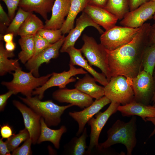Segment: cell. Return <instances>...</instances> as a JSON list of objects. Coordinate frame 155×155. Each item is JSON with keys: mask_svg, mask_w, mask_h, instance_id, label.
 <instances>
[{"mask_svg": "<svg viewBox=\"0 0 155 155\" xmlns=\"http://www.w3.org/2000/svg\"><path fill=\"white\" fill-rule=\"evenodd\" d=\"M152 28L145 23L129 42L113 50L106 49L111 77L122 75L131 80L142 70L143 55L149 44Z\"/></svg>", "mask_w": 155, "mask_h": 155, "instance_id": "6da1fadb", "label": "cell"}, {"mask_svg": "<svg viewBox=\"0 0 155 155\" xmlns=\"http://www.w3.org/2000/svg\"><path fill=\"white\" fill-rule=\"evenodd\" d=\"M136 120L134 116L126 123L117 120L108 131L107 139L99 144L98 149L101 150L116 144H121L125 146L127 154L131 155L137 142Z\"/></svg>", "mask_w": 155, "mask_h": 155, "instance_id": "7a4b0ae2", "label": "cell"}, {"mask_svg": "<svg viewBox=\"0 0 155 155\" xmlns=\"http://www.w3.org/2000/svg\"><path fill=\"white\" fill-rule=\"evenodd\" d=\"M13 79L10 82L3 81L2 85L6 87L9 90L12 91L13 94L20 93L26 97L32 96L34 90L43 85L49 79L52 73L40 77H36L32 72H25L22 68L12 73Z\"/></svg>", "mask_w": 155, "mask_h": 155, "instance_id": "3957f363", "label": "cell"}, {"mask_svg": "<svg viewBox=\"0 0 155 155\" xmlns=\"http://www.w3.org/2000/svg\"><path fill=\"white\" fill-rule=\"evenodd\" d=\"M19 98L26 104L44 119L48 127L56 126L61 122V117L67 109L73 106L71 104L60 106L51 100L42 101L37 96Z\"/></svg>", "mask_w": 155, "mask_h": 155, "instance_id": "277c9868", "label": "cell"}, {"mask_svg": "<svg viewBox=\"0 0 155 155\" xmlns=\"http://www.w3.org/2000/svg\"><path fill=\"white\" fill-rule=\"evenodd\" d=\"M84 44L80 49L89 64L99 68L106 76L108 82L111 76L107 61L106 50L100 44L97 43L92 37L84 34Z\"/></svg>", "mask_w": 155, "mask_h": 155, "instance_id": "5b68a950", "label": "cell"}, {"mask_svg": "<svg viewBox=\"0 0 155 155\" xmlns=\"http://www.w3.org/2000/svg\"><path fill=\"white\" fill-rule=\"evenodd\" d=\"M104 87V95L111 102L125 105L134 100L131 80L124 76L112 77Z\"/></svg>", "mask_w": 155, "mask_h": 155, "instance_id": "8992f818", "label": "cell"}, {"mask_svg": "<svg viewBox=\"0 0 155 155\" xmlns=\"http://www.w3.org/2000/svg\"><path fill=\"white\" fill-rule=\"evenodd\" d=\"M140 28L115 26L101 34L100 44L107 50H115L131 41Z\"/></svg>", "mask_w": 155, "mask_h": 155, "instance_id": "52a82bcc", "label": "cell"}, {"mask_svg": "<svg viewBox=\"0 0 155 155\" xmlns=\"http://www.w3.org/2000/svg\"><path fill=\"white\" fill-rule=\"evenodd\" d=\"M68 71L60 73L53 72L49 79L42 86L36 88L33 91L32 95L37 96L42 100L46 90L51 87L57 86L59 88H65L70 83L75 82L76 79L73 76L78 74H85L88 72L82 68H77L69 65Z\"/></svg>", "mask_w": 155, "mask_h": 155, "instance_id": "ba28073f", "label": "cell"}, {"mask_svg": "<svg viewBox=\"0 0 155 155\" xmlns=\"http://www.w3.org/2000/svg\"><path fill=\"white\" fill-rule=\"evenodd\" d=\"M134 100L148 105L152 98L154 90L153 75L142 70L131 80Z\"/></svg>", "mask_w": 155, "mask_h": 155, "instance_id": "9c48e42d", "label": "cell"}, {"mask_svg": "<svg viewBox=\"0 0 155 155\" xmlns=\"http://www.w3.org/2000/svg\"><path fill=\"white\" fill-rule=\"evenodd\" d=\"M120 104L111 102L107 108L104 112H99L96 114V117L92 118L88 122L91 127L90 140L86 154H90L94 147L98 148V139L100 133L110 117L117 111Z\"/></svg>", "mask_w": 155, "mask_h": 155, "instance_id": "30bf717a", "label": "cell"}, {"mask_svg": "<svg viewBox=\"0 0 155 155\" xmlns=\"http://www.w3.org/2000/svg\"><path fill=\"white\" fill-rule=\"evenodd\" d=\"M155 13V1H150L135 10L129 11L121 20L120 24L123 26L139 28L153 18Z\"/></svg>", "mask_w": 155, "mask_h": 155, "instance_id": "8fae6325", "label": "cell"}, {"mask_svg": "<svg viewBox=\"0 0 155 155\" xmlns=\"http://www.w3.org/2000/svg\"><path fill=\"white\" fill-rule=\"evenodd\" d=\"M12 103L21 113L25 128L29 133L32 144H36L40 133L41 117L30 108L18 100H13Z\"/></svg>", "mask_w": 155, "mask_h": 155, "instance_id": "7c38bea8", "label": "cell"}, {"mask_svg": "<svg viewBox=\"0 0 155 155\" xmlns=\"http://www.w3.org/2000/svg\"><path fill=\"white\" fill-rule=\"evenodd\" d=\"M65 37L63 34L58 41L32 57L25 64L26 69L31 71L35 77H39V67L42 64L48 63L51 59L58 57L59 50L64 43Z\"/></svg>", "mask_w": 155, "mask_h": 155, "instance_id": "4fadbf2b", "label": "cell"}, {"mask_svg": "<svg viewBox=\"0 0 155 155\" xmlns=\"http://www.w3.org/2000/svg\"><path fill=\"white\" fill-rule=\"evenodd\" d=\"M52 97L60 102L69 103L81 108L89 106L94 102L92 97L76 88H59L53 93Z\"/></svg>", "mask_w": 155, "mask_h": 155, "instance_id": "5bb4252c", "label": "cell"}, {"mask_svg": "<svg viewBox=\"0 0 155 155\" xmlns=\"http://www.w3.org/2000/svg\"><path fill=\"white\" fill-rule=\"evenodd\" d=\"M75 26L72 29L65 37L64 43L60 52H66L69 48L74 46L76 41L80 36L82 32L87 27L92 26L95 28L102 34L104 32L100 26L95 23L84 12L76 20Z\"/></svg>", "mask_w": 155, "mask_h": 155, "instance_id": "9a60e30c", "label": "cell"}, {"mask_svg": "<svg viewBox=\"0 0 155 155\" xmlns=\"http://www.w3.org/2000/svg\"><path fill=\"white\" fill-rule=\"evenodd\" d=\"M111 102L110 100L104 96L99 99H96L91 104L82 111L69 112V115L78 124L77 135L78 136L83 132L86 123L94 115Z\"/></svg>", "mask_w": 155, "mask_h": 155, "instance_id": "2e32d148", "label": "cell"}, {"mask_svg": "<svg viewBox=\"0 0 155 155\" xmlns=\"http://www.w3.org/2000/svg\"><path fill=\"white\" fill-rule=\"evenodd\" d=\"M71 0H55L51 10L50 18L45 21L44 28L60 29L69 12Z\"/></svg>", "mask_w": 155, "mask_h": 155, "instance_id": "e0dca14e", "label": "cell"}, {"mask_svg": "<svg viewBox=\"0 0 155 155\" xmlns=\"http://www.w3.org/2000/svg\"><path fill=\"white\" fill-rule=\"evenodd\" d=\"M66 52L69 56V65L81 67L92 75L96 82L104 86L108 84V81L105 75L102 73L98 72L92 67L87 60L83 57L80 49H77L74 46L72 47L69 48Z\"/></svg>", "mask_w": 155, "mask_h": 155, "instance_id": "ac0fdd59", "label": "cell"}, {"mask_svg": "<svg viewBox=\"0 0 155 155\" xmlns=\"http://www.w3.org/2000/svg\"><path fill=\"white\" fill-rule=\"evenodd\" d=\"M83 11L105 30L115 26L118 20L115 16L104 8L88 5Z\"/></svg>", "mask_w": 155, "mask_h": 155, "instance_id": "d6986e66", "label": "cell"}, {"mask_svg": "<svg viewBox=\"0 0 155 155\" xmlns=\"http://www.w3.org/2000/svg\"><path fill=\"white\" fill-rule=\"evenodd\" d=\"M117 111L123 116L136 115L144 121L148 117H155V107L137 102L135 100L125 105H119Z\"/></svg>", "mask_w": 155, "mask_h": 155, "instance_id": "ffe728a7", "label": "cell"}, {"mask_svg": "<svg viewBox=\"0 0 155 155\" xmlns=\"http://www.w3.org/2000/svg\"><path fill=\"white\" fill-rule=\"evenodd\" d=\"M96 82L94 78L87 73L83 78L79 79L74 86L92 98L98 99L104 95V87L97 85Z\"/></svg>", "mask_w": 155, "mask_h": 155, "instance_id": "44dd1931", "label": "cell"}, {"mask_svg": "<svg viewBox=\"0 0 155 155\" xmlns=\"http://www.w3.org/2000/svg\"><path fill=\"white\" fill-rule=\"evenodd\" d=\"M55 0H20L19 7L30 12L39 14L46 21L48 13L51 11Z\"/></svg>", "mask_w": 155, "mask_h": 155, "instance_id": "7402d4cb", "label": "cell"}, {"mask_svg": "<svg viewBox=\"0 0 155 155\" xmlns=\"http://www.w3.org/2000/svg\"><path fill=\"white\" fill-rule=\"evenodd\" d=\"M40 133L37 144H40L45 141L50 142L53 144L56 148L59 149L61 136L67 131L66 127L62 125L57 129H51L46 124L44 119L42 117L40 119Z\"/></svg>", "mask_w": 155, "mask_h": 155, "instance_id": "603a6c76", "label": "cell"}, {"mask_svg": "<svg viewBox=\"0 0 155 155\" xmlns=\"http://www.w3.org/2000/svg\"><path fill=\"white\" fill-rule=\"evenodd\" d=\"M88 0H71L68 15L60 29L62 34L68 33L73 28L75 20L78 14L83 11L88 5Z\"/></svg>", "mask_w": 155, "mask_h": 155, "instance_id": "cb8c5ba5", "label": "cell"}, {"mask_svg": "<svg viewBox=\"0 0 155 155\" xmlns=\"http://www.w3.org/2000/svg\"><path fill=\"white\" fill-rule=\"evenodd\" d=\"M15 56L13 52L7 51L2 42L0 43V75L2 76L7 73H11L20 67L18 59H9Z\"/></svg>", "mask_w": 155, "mask_h": 155, "instance_id": "d4e9b609", "label": "cell"}, {"mask_svg": "<svg viewBox=\"0 0 155 155\" xmlns=\"http://www.w3.org/2000/svg\"><path fill=\"white\" fill-rule=\"evenodd\" d=\"M44 27L42 20L35 14L31 13L20 28L17 35L20 36H34Z\"/></svg>", "mask_w": 155, "mask_h": 155, "instance_id": "484cf974", "label": "cell"}, {"mask_svg": "<svg viewBox=\"0 0 155 155\" xmlns=\"http://www.w3.org/2000/svg\"><path fill=\"white\" fill-rule=\"evenodd\" d=\"M34 36H20L18 42L21 51L18 54V59L25 64L33 56L34 51Z\"/></svg>", "mask_w": 155, "mask_h": 155, "instance_id": "4316f807", "label": "cell"}, {"mask_svg": "<svg viewBox=\"0 0 155 155\" xmlns=\"http://www.w3.org/2000/svg\"><path fill=\"white\" fill-rule=\"evenodd\" d=\"M104 8L120 20L130 11L128 0H108Z\"/></svg>", "mask_w": 155, "mask_h": 155, "instance_id": "83f0119b", "label": "cell"}, {"mask_svg": "<svg viewBox=\"0 0 155 155\" xmlns=\"http://www.w3.org/2000/svg\"><path fill=\"white\" fill-rule=\"evenodd\" d=\"M143 70L153 75L155 67V44H149L147 46L143 55Z\"/></svg>", "mask_w": 155, "mask_h": 155, "instance_id": "f1b7e54d", "label": "cell"}, {"mask_svg": "<svg viewBox=\"0 0 155 155\" xmlns=\"http://www.w3.org/2000/svg\"><path fill=\"white\" fill-rule=\"evenodd\" d=\"M31 13L19 7L16 14L7 28L6 30V33H12L14 35H17L20 28Z\"/></svg>", "mask_w": 155, "mask_h": 155, "instance_id": "f546056e", "label": "cell"}, {"mask_svg": "<svg viewBox=\"0 0 155 155\" xmlns=\"http://www.w3.org/2000/svg\"><path fill=\"white\" fill-rule=\"evenodd\" d=\"M30 137L29 133L25 128L20 130L17 134H15L5 141L9 150L10 152L19 147L23 142Z\"/></svg>", "mask_w": 155, "mask_h": 155, "instance_id": "4dcf8cb0", "label": "cell"}, {"mask_svg": "<svg viewBox=\"0 0 155 155\" xmlns=\"http://www.w3.org/2000/svg\"><path fill=\"white\" fill-rule=\"evenodd\" d=\"M88 135L87 129L85 128L81 135L74 140L71 152L72 154L83 155L86 154V140Z\"/></svg>", "mask_w": 155, "mask_h": 155, "instance_id": "1f68e13d", "label": "cell"}, {"mask_svg": "<svg viewBox=\"0 0 155 155\" xmlns=\"http://www.w3.org/2000/svg\"><path fill=\"white\" fill-rule=\"evenodd\" d=\"M37 34L52 44L59 40L63 36L60 29L54 30L43 28L39 30Z\"/></svg>", "mask_w": 155, "mask_h": 155, "instance_id": "d6a6232c", "label": "cell"}, {"mask_svg": "<svg viewBox=\"0 0 155 155\" xmlns=\"http://www.w3.org/2000/svg\"><path fill=\"white\" fill-rule=\"evenodd\" d=\"M34 51L33 57L37 55L52 44L37 33L34 36Z\"/></svg>", "mask_w": 155, "mask_h": 155, "instance_id": "836d02e7", "label": "cell"}, {"mask_svg": "<svg viewBox=\"0 0 155 155\" xmlns=\"http://www.w3.org/2000/svg\"><path fill=\"white\" fill-rule=\"evenodd\" d=\"M32 144L31 138L29 137L24 141L23 144L18 147L12 153L13 155H31L32 154L31 146Z\"/></svg>", "mask_w": 155, "mask_h": 155, "instance_id": "e575fe53", "label": "cell"}, {"mask_svg": "<svg viewBox=\"0 0 155 155\" xmlns=\"http://www.w3.org/2000/svg\"><path fill=\"white\" fill-rule=\"evenodd\" d=\"M20 0H3L7 9L8 15L12 20L14 18L15 13Z\"/></svg>", "mask_w": 155, "mask_h": 155, "instance_id": "d590c367", "label": "cell"}, {"mask_svg": "<svg viewBox=\"0 0 155 155\" xmlns=\"http://www.w3.org/2000/svg\"><path fill=\"white\" fill-rule=\"evenodd\" d=\"M9 16L5 12L1 4H0V23L1 31L4 30L5 28L9 25L11 22Z\"/></svg>", "mask_w": 155, "mask_h": 155, "instance_id": "8d00e7d4", "label": "cell"}, {"mask_svg": "<svg viewBox=\"0 0 155 155\" xmlns=\"http://www.w3.org/2000/svg\"><path fill=\"white\" fill-rule=\"evenodd\" d=\"M0 132L1 138L3 139L9 138L14 133H13L12 127L8 124H5L0 125Z\"/></svg>", "mask_w": 155, "mask_h": 155, "instance_id": "74e56055", "label": "cell"}, {"mask_svg": "<svg viewBox=\"0 0 155 155\" xmlns=\"http://www.w3.org/2000/svg\"><path fill=\"white\" fill-rule=\"evenodd\" d=\"M13 94V92L9 90L7 92L0 95V111H4L7 103V100L11 95Z\"/></svg>", "mask_w": 155, "mask_h": 155, "instance_id": "f35d334b", "label": "cell"}, {"mask_svg": "<svg viewBox=\"0 0 155 155\" xmlns=\"http://www.w3.org/2000/svg\"><path fill=\"white\" fill-rule=\"evenodd\" d=\"M130 11L135 10L150 0H128Z\"/></svg>", "mask_w": 155, "mask_h": 155, "instance_id": "ab89813d", "label": "cell"}, {"mask_svg": "<svg viewBox=\"0 0 155 155\" xmlns=\"http://www.w3.org/2000/svg\"><path fill=\"white\" fill-rule=\"evenodd\" d=\"M2 138L0 139V155H10V152L8 148L6 142H4Z\"/></svg>", "mask_w": 155, "mask_h": 155, "instance_id": "60d3db41", "label": "cell"}, {"mask_svg": "<svg viewBox=\"0 0 155 155\" xmlns=\"http://www.w3.org/2000/svg\"><path fill=\"white\" fill-rule=\"evenodd\" d=\"M108 0H88V5L104 8Z\"/></svg>", "mask_w": 155, "mask_h": 155, "instance_id": "b9f144b4", "label": "cell"}, {"mask_svg": "<svg viewBox=\"0 0 155 155\" xmlns=\"http://www.w3.org/2000/svg\"><path fill=\"white\" fill-rule=\"evenodd\" d=\"M5 47L6 50L9 52H13L16 47V44L13 41L5 43Z\"/></svg>", "mask_w": 155, "mask_h": 155, "instance_id": "7bdbcfd3", "label": "cell"}, {"mask_svg": "<svg viewBox=\"0 0 155 155\" xmlns=\"http://www.w3.org/2000/svg\"><path fill=\"white\" fill-rule=\"evenodd\" d=\"M14 35L13 33H7L3 36L2 40H3L5 43L13 41Z\"/></svg>", "mask_w": 155, "mask_h": 155, "instance_id": "ee69618b", "label": "cell"}, {"mask_svg": "<svg viewBox=\"0 0 155 155\" xmlns=\"http://www.w3.org/2000/svg\"><path fill=\"white\" fill-rule=\"evenodd\" d=\"M150 44H155V31L152 28L150 37Z\"/></svg>", "mask_w": 155, "mask_h": 155, "instance_id": "f6af8a7d", "label": "cell"}, {"mask_svg": "<svg viewBox=\"0 0 155 155\" xmlns=\"http://www.w3.org/2000/svg\"><path fill=\"white\" fill-rule=\"evenodd\" d=\"M146 120L147 121L151 122L154 126V129L150 135V137H151L155 134V117H148Z\"/></svg>", "mask_w": 155, "mask_h": 155, "instance_id": "bcb514c9", "label": "cell"}, {"mask_svg": "<svg viewBox=\"0 0 155 155\" xmlns=\"http://www.w3.org/2000/svg\"><path fill=\"white\" fill-rule=\"evenodd\" d=\"M154 83V90L153 96L152 99V101L154 102L155 101V72H153V75Z\"/></svg>", "mask_w": 155, "mask_h": 155, "instance_id": "7dc6e473", "label": "cell"}, {"mask_svg": "<svg viewBox=\"0 0 155 155\" xmlns=\"http://www.w3.org/2000/svg\"><path fill=\"white\" fill-rule=\"evenodd\" d=\"M152 29L154 31H155V23L152 26Z\"/></svg>", "mask_w": 155, "mask_h": 155, "instance_id": "c3c4849f", "label": "cell"}, {"mask_svg": "<svg viewBox=\"0 0 155 155\" xmlns=\"http://www.w3.org/2000/svg\"><path fill=\"white\" fill-rule=\"evenodd\" d=\"M153 18L154 20L155 21V13L153 15Z\"/></svg>", "mask_w": 155, "mask_h": 155, "instance_id": "681fc988", "label": "cell"}, {"mask_svg": "<svg viewBox=\"0 0 155 155\" xmlns=\"http://www.w3.org/2000/svg\"><path fill=\"white\" fill-rule=\"evenodd\" d=\"M154 103V104L153 106L155 107V101Z\"/></svg>", "mask_w": 155, "mask_h": 155, "instance_id": "f907efd6", "label": "cell"}, {"mask_svg": "<svg viewBox=\"0 0 155 155\" xmlns=\"http://www.w3.org/2000/svg\"><path fill=\"white\" fill-rule=\"evenodd\" d=\"M150 1H155V0H150Z\"/></svg>", "mask_w": 155, "mask_h": 155, "instance_id": "816d5d0a", "label": "cell"}, {"mask_svg": "<svg viewBox=\"0 0 155 155\" xmlns=\"http://www.w3.org/2000/svg\"><path fill=\"white\" fill-rule=\"evenodd\" d=\"M1 0L3 1V0Z\"/></svg>", "mask_w": 155, "mask_h": 155, "instance_id": "f5cc1de1", "label": "cell"}]
</instances>
